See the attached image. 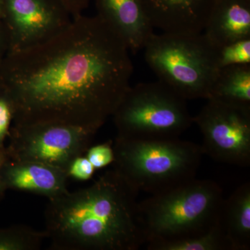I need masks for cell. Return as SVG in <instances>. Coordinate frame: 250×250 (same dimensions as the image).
<instances>
[{
	"label": "cell",
	"mask_w": 250,
	"mask_h": 250,
	"mask_svg": "<svg viewBox=\"0 0 250 250\" xmlns=\"http://www.w3.org/2000/svg\"><path fill=\"white\" fill-rule=\"evenodd\" d=\"M98 17L124 42L129 52L144 49L154 27L141 0H98Z\"/></svg>",
	"instance_id": "12"
},
{
	"label": "cell",
	"mask_w": 250,
	"mask_h": 250,
	"mask_svg": "<svg viewBox=\"0 0 250 250\" xmlns=\"http://www.w3.org/2000/svg\"><path fill=\"white\" fill-rule=\"evenodd\" d=\"M111 118L127 139H177L194 124L187 100L159 80L130 85Z\"/></svg>",
	"instance_id": "6"
},
{
	"label": "cell",
	"mask_w": 250,
	"mask_h": 250,
	"mask_svg": "<svg viewBox=\"0 0 250 250\" xmlns=\"http://www.w3.org/2000/svg\"><path fill=\"white\" fill-rule=\"evenodd\" d=\"M95 170L96 169L85 155L77 156L73 159L66 170L69 179H74L80 182L90 180Z\"/></svg>",
	"instance_id": "20"
},
{
	"label": "cell",
	"mask_w": 250,
	"mask_h": 250,
	"mask_svg": "<svg viewBox=\"0 0 250 250\" xmlns=\"http://www.w3.org/2000/svg\"><path fill=\"white\" fill-rule=\"evenodd\" d=\"M208 100L250 108V64L219 69Z\"/></svg>",
	"instance_id": "15"
},
{
	"label": "cell",
	"mask_w": 250,
	"mask_h": 250,
	"mask_svg": "<svg viewBox=\"0 0 250 250\" xmlns=\"http://www.w3.org/2000/svg\"><path fill=\"white\" fill-rule=\"evenodd\" d=\"M139 192L115 169L48 200L44 231L54 250H138L146 244Z\"/></svg>",
	"instance_id": "2"
},
{
	"label": "cell",
	"mask_w": 250,
	"mask_h": 250,
	"mask_svg": "<svg viewBox=\"0 0 250 250\" xmlns=\"http://www.w3.org/2000/svg\"><path fill=\"white\" fill-rule=\"evenodd\" d=\"M115 169L138 192L156 195L196 178L201 146L179 138L113 141Z\"/></svg>",
	"instance_id": "4"
},
{
	"label": "cell",
	"mask_w": 250,
	"mask_h": 250,
	"mask_svg": "<svg viewBox=\"0 0 250 250\" xmlns=\"http://www.w3.org/2000/svg\"><path fill=\"white\" fill-rule=\"evenodd\" d=\"M203 34L213 47L250 38V0H217Z\"/></svg>",
	"instance_id": "13"
},
{
	"label": "cell",
	"mask_w": 250,
	"mask_h": 250,
	"mask_svg": "<svg viewBox=\"0 0 250 250\" xmlns=\"http://www.w3.org/2000/svg\"><path fill=\"white\" fill-rule=\"evenodd\" d=\"M8 158L9 156L6 152V146H0V200L2 198L5 192L7 190L3 182L2 168Z\"/></svg>",
	"instance_id": "22"
},
{
	"label": "cell",
	"mask_w": 250,
	"mask_h": 250,
	"mask_svg": "<svg viewBox=\"0 0 250 250\" xmlns=\"http://www.w3.org/2000/svg\"><path fill=\"white\" fill-rule=\"evenodd\" d=\"M2 178L6 190L30 192L48 200L68 191L66 170L37 161L8 158L3 166Z\"/></svg>",
	"instance_id": "11"
},
{
	"label": "cell",
	"mask_w": 250,
	"mask_h": 250,
	"mask_svg": "<svg viewBox=\"0 0 250 250\" xmlns=\"http://www.w3.org/2000/svg\"><path fill=\"white\" fill-rule=\"evenodd\" d=\"M148 250H231L220 224L200 236L146 245Z\"/></svg>",
	"instance_id": "16"
},
{
	"label": "cell",
	"mask_w": 250,
	"mask_h": 250,
	"mask_svg": "<svg viewBox=\"0 0 250 250\" xmlns=\"http://www.w3.org/2000/svg\"><path fill=\"white\" fill-rule=\"evenodd\" d=\"M223 200L216 182L195 178L139 202L146 245L208 232L219 224Z\"/></svg>",
	"instance_id": "3"
},
{
	"label": "cell",
	"mask_w": 250,
	"mask_h": 250,
	"mask_svg": "<svg viewBox=\"0 0 250 250\" xmlns=\"http://www.w3.org/2000/svg\"><path fill=\"white\" fill-rule=\"evenodd\" d=\"M217 0H141L154 28L166 33L203 32Z\"/></svg>",
	"instance_id": "10"
},
{
	"label": "cell",
	"mask_w": 250,
	"mask_h": 250,
	"mask_svg": "<svg viewBox=\"0 0 250 250\" xmlns=\"http://www.w3.org/2000/svg\"><path fill=\"white\" fill-rule=\"evenodd\" d=\"M85 156L96 170L113 164L115 159L113 141H108L96 146H90Z\"/></svg>",
	"instance_id": "19"
},
{
	"label": "cell",
	"mask_w": 250,
	"mask_h": 250,
	"mask_svg": "<svg viewBox=\"0 0 250 250\" xmlns=\"http://www.w3.org/2000/svg\"><path fill=\"white\" fill-rule=\"evenodd\" d=\"M144 49L159 81L185 100H207L219 69L203 33L154 34Z\"/></svg>",
	"instance_id": "5"
},
{
	"label": "cell",
	"mask_w": 250,
	"mask_h": 250,
	"mask_svg": "<svg viewBox=\"0 0 250 250\" xmlns=\"http://www.w3.org/2000/svg\"><path fill=\"white\" fill-rule=\"evenodd\" d=\"M97 132L58 123L14 124L6 152L12 160L37 161L66 170L73 159L85 155Z\"/></svg>",
	"instance_id": "7"
},
{
	"label": "cell",
	"mask_w": 250,
	"mask_h": 250,
	"mask_svg": "<svg viewBox=\"0 0 250 250\" xmlns=\"http://www.w3.org/2000/svg\"><path fill=\"white\" fill-rule=\"evenodd\" d=\"M219 224L231 250H250V183L224 198Z\"/></svg>",
	"instance_id": "14"
},
{
	"label": "cell",
	"mask_w": 250,
	"mask_h": 250,
	"mask_svg": "<svg viewBox=\"0 0 250 250\" xmlns=\"http://www.w3.org/2000/svg\"><path fill=\"white\" fill-rule=\"evenodd\" d=\"M45 238V231H37L27 225L0 228V250H39Z\"/></svg>",
	"instance_id": "17"
},
{
	"label": "cell",
	"mask_w": 250,
	"mask_h": 250,
	"mask_svg": "<svg viewBox=\"0 0 250 250\" xmlns=\"http://www.w3.org/2000/svg\"><path fill=\"white\" fill-rule=\"evenodd\" d=\"M81 1H82V4H83V1H82L83 0H81Z\"/></svg>",
	"instance_id": "25"
},
{
	"label": "cell",
	"mask_w": 250,
	"mask_h": 250,
	"mask_svg": "<svg viewBox=\"0 0 250 250\" xmlns=\"http://www.w3.org/2000/svg\"><path fill=\"white\" fill-rule=\"evenodd\" d=\"M4 17V4L3 0H0V19Z\"/></svg>",
	"instance_id": "24"
},
{
	"label": "cell",
	"mask_w": 250,
	"mask_h": 250,
	"mask_svg": "<svg viewBox=\"0 0 250 250\" xmlns=\"http://www.w3.org/2000/svg\"><path fill=\"white\" fill-rule=\"evenodd\" d=\"M4 48L7 49V51L9 48L7 32L4 22H0V55Z\"/></svg>",
	"instance_id": "23"
},
{
	"label": "cell",
	"mask_w": 250,
	"mask_h": 250,
	"mask_svg": "<svg viewBox=\"0 0 250 250\" xmlns=\"http://www.w3.org/2000/svg\"><path fill=\"white\" fill-rule=\"evenodd\" d=\"M214 49L218 69L250 64V38L214 47Z\"/></svg>",
	"instance_id": "18"
},
{
	"label": "cell",
	"mask_w": 250,
	"mask_h": 250,
	"mask_svg": "<svg viewBox=\"0 0 250 250\" xmlns=\"http://www.w3.org/2000/svg\"><path fill=\"white\" fill-rule=\"evenodd\" d=\"M8 53L49 39L71 22L69 13L52 0H4Z\"/></svg>",
	"instance_id": "9"
},
{
	"label": "cell",
	"mask_w": 250,
	"mask_h": 250,
	"mask_svg": "<svg viewBox=\"0 0 250 250\" xmlns=\"http://www.w3.org/2000/svg\"><path fill=\"white\" fill-rule=\"evenodd\" d=\"M14 121V111L7 99L0 95V146L9 138L11 125Z\"/></svg>",
	"instance_id": "21"
},
{
	"label": "cell",
	"mask_w": 250,
	"mask_h": 250,
	"mask_svg": "<svg viewBox=\"0 0 250 250\" xmlns=\"http://www.w3.org/2000/svg\"><path fill=\"white\" fill-rule=\"evenodd\" d=\"M193 117L202 135L204 154L223 164L250 165V108L207 100Z\"/></svg>",
	"instance_id": "8"
},
{
	"label": "cell",
	"mask_w": 250,
	"mask_h": 250,
	"mask_svg": "<svg viewBox=\"0 0 250 250\" xmlns=\"http://www.w3.org/2000/svg\"><path fill=\"white\" fill-rule=\"evenodd\" d=\"M133 73L129 50L103 20L79 16L49 39L0 62V95L16 125L58 123L98 131Z\"/></svg>",
	"instance_id": "1"
}]
</instances>
